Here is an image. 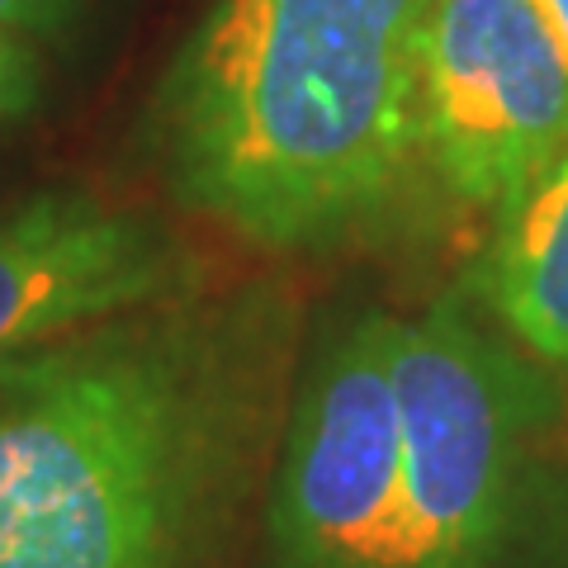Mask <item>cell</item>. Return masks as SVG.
<instances>
[{"instance_id": "cell-1", "label": "cell", "mask_w": 568, "mask_h": 568, "mask_svg": "<svg viewBox=\"0 0 568 568\" xmlns=\"http://www.w3.org/2000/svg\"><path fill=\"white\" fill-rule=\"evenodd\" d=\"M242 417L237 332L185 294L0 361V568H200Z\"/></svg>"}, {"instance_id": "cell-2", "label": "cell", "mask_w": 568, "mask_h": 568, "mask_svg": "<svg viewBox=\"0 0 568 568\" xmlns=\"http://www.w3.org/2000/svg\"><path fill=\"white\" fill-rule=\"evenodd\" d=\"M426 14L432 0H219L156 100L175 194L271 252L369 227L422 156Z\"/></svg>"}, {"instance_id": "cell-3", "label": "cell", "mask_w": 568, "mask_h": 568, "mask_svg": "<svg viewBox=\"0 0 568 568\" xmlns=\"http://www.w3.org/2000/svg\"><path fill=\"white\" fill-rule=\"evenodd\" d=\"M403 568H488L526 459V384L455 304L394 323Z\"/></svg>"}, {"instance_id": "cell-4", "label": "cell", "mask_w": 568, "mask_h": 568, "mask_svg": "<svg viewBox=\"0 0 568 568\" xmlns=\"http://www.w3.org/2000/svg\"><path fill=\"white\" fill-rule=\"evenodd\" d=\"M568 152V52L536 0H432L422 156L459 204L511 213Z\"/></svg>"}, {"instance_id": "cell-5", "label": "cell", "mask_w": 568, "mask_h": 568, "mask_svg": "<svg viewBox=\"0 0 568 568\" xmlns=\"http://www.w3.org/2000/svg\"><path fill=\"white\" fill-rule=\"evenodd\" d=\"M394 323L361 317L313 365L275 478V568H403Z\"/></svg>"}, {"instance_id": "cell-6", "label": "cell", "mask_w": 568, "mask_h": 568, "mask_svg": "<svg viewBox=\"0 0 568 568\" xmlns=\"http://www.w3.org/2000/svg\"><path fill=\"white\" fill-rule=\"evenodd\" d=\"M190 261L152 219L85 190L0 213V361L62 332L181 298Z\"/></svg>"}, {"instance_id": "cell-7", "label": "cell", "mask_w": 568, "mask_h": 568, "mask_svg": "<svg viewBox=\"0 0 568 568\" xmlns=\"http://www.w3.org/2000/svg\"><path fill=\"white\" fill-rule=\"evenodd\" d=\"M493 308L517 342L568 375V152L507 213L493 256Z\"/></svg>"}, {"instance_id": "cell-8", "label": "cell", "mask_w": 568, "mask_h": 568, "mask_svg": "<svg viewBox=\"0 0 568 568\" xmlns=\"http://www.w3.org/2000/svg\"><path fill=\"white\" fill-rule=\"evenodd\" d=\"M33 100H39V67H33L24 43H14L0 29V123L20 119Z\"/></svg>"}, {"instance_id": "cell-9", "label": "cell", "mask_w": 568, "mask_h": 568, "mask_svg": "<svg viewBox=\"0 0 568 568\" xmlns=\"http://www.w3.org/2000/svg\"><path fill=\"white\" fill-rule=\"evenodd\" d=\"M62 0H0V29H43Z\"/></svg>"}, {"instance_id": "cell-10", "label": "cell", "mask_w": 568, "mask_h": 568, "mask_svg": "<svg viewBox=\"0 0 568 568\" xmlns=\"http://www.w3.org/2000/svg\"><path fill=\"white\" fill-rule=\"evenodd\" d=\"M540 6V14L549 20V29H555V39L564 43V52H568V0H536Z\"/></svg>"}]
</instances>
